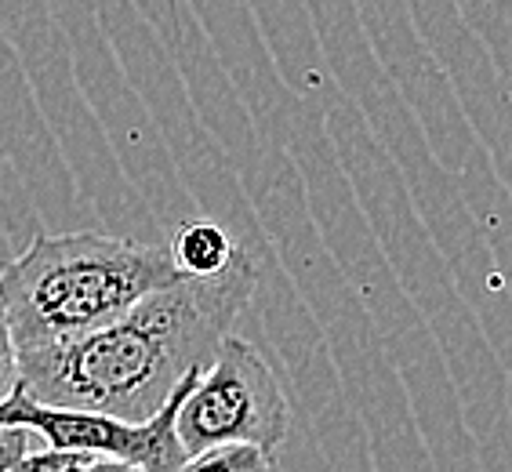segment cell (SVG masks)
I'll return each mask as SVG.
<instances>
[{"label": "cell", "instance_id": "8", "mask_svg": "<svg viewBox=\"0 0 512 472\" xmlns=\"http://www.w3.org/2000/svg\"><path fill=\"white\" fill-rule=\"evenodd\" d=\"M19 385V356L8 331V316H4V298H0V400Z\"/></svg>", "mask_w": 512, "mask_h": 472}, {"label": "cell", "instance_id": "5", "mask_svg": "<svg viewBox=\"0 0 512 472\" xmlns=\"http://www.w3.org/2000/svg\"><path fill=\"white\" fill-rule=\"evenodd\" d=\"M168 251L182 276H215L229 266L237 240L211 218H186L171 236Z\"/></svg>", "mask_w": 512, "mask_h": 472}, {"label": "cell", "instance_id": "9", "mask_svg": "<svg viewBox=\"0 0 512 472\" xmlns=\"http://www.w3.org/2000/svg\"><path fill=\"white\" fill-rule=\"evenodd\" d=\"M80 472H142V469L131 462H120V458H99V454H95Z\"/></svg>", "mask_w": 512, "mask_h": 472}, {"label": "cell", "instance_id": "3", "mask_svg": "<svg viewBox=\"0 0 512 472\" xmlns=\"http://www.w3.org/2000/svg\"><path fill=\"white\" fill-rule=\"evenodd\" d=\"M287 429V396L266 356L233 331L222 335L175 411L182 451L197 454L215 443H255L276 454L284 447Z\"/></svg>", "mask_w": 512, "mask_h": 472}, {"label": "cell", "instance_id": "4", "mask_svg": "<svg viewBox=\"0 0 512 472\" xmlns=\"http://www.w3.org/2000/svg\"><path fill=\"white\" fill-rule=\"evenodd\" d=\"M197 371H189L168 396V404L157 414H149L146 422H124L102 411H80V407H55L40 404L30 393H22L19 385L0 400V422L26 425L37 433L48 447L62 451H88L99 458H120V462L138 465L142 472H175L189 454L175 436V411L189 385L197 382Z\"/></svg>", "mask_w": 512, "mask_h": 472}, {"label": "cell", "instance_id": "2", "mask_svg": "<svg viewBox=\"0 0 512 472\" xmlns=\"http://www.w3.org/2000/svg\"><path fill=\"white\" fill-rule=\"evenodd\" d=\"M175 276L182 273L164 244L106 233L33 236L0 269L15 356L88 335Z\"/></svg>", "mask_w": 512, "mask_h": 472}, {"label": "cell", "instance_id": "10", "mask_svg": "<svg viewBox=\"0 0 512 472\" xmlns=\"http://www.w3.org/2000/svg\"><path fill=\"white\" fill-rule=\"evenodd\" d=\"M11 472H26V469H22V465H15V469H11Z\"/></svg>", "mask_w": 512, "mask_h": 472}, {"label": "cell", "instance_id": "1", "mask_svg": "<svg viewBox=\"0 0 512 472\" xmlns=\"http://www.w3.org/2000/svg\"><path fill=\"white\" fill-rule=\"evenodd\" d=\"M255 295V262L237 244L215 276H175L73 342L19 353V389L40 404L146 422L189 371L207 364Z\"/></svg>", "mask_w": 512, "mask_h": 472}, {"label": "cell", "instance_id": "6", "mask_svg": "<svg viewBox=\"0 0 512 472\" xmlns=\"http://www.w3.org/2000/svg\"><path fill=\"white\" fill-rule=\"evenodd\" d=\"M175 472H273V451L255 443H215L189 454Z\"/></svg>", "mask_w": 512, "mask_h": 472}, {"label": "cell", "instance_id": "7", "mask_svg": "<svg viewBox=\"0 0 512 472\" xmlns=\"http://www.w3.org/2000/svg\"><path fill=\"white\" fill-rule=\"evenodd\" d=\"M37 433H30L26 425L0 422V472H11L15 465H22V458L33 451Z\"/></svg>", "mask_w": 512, "mask_h": 472}]
</instances>
